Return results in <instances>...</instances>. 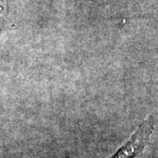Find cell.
<instances>
[{"label":"cell","mask_w":158,"mask_h":158,"mask_svg":"<svg viewBox=\"0 0 158 158\" xmlns=\"http://www.w3.org/2000/svg\"><path fill=\"white\" fill-rule=\"evenodd\" d=\"M155 127V118L148 116L138 125L137 130L132 134L128 141L124 143L109 158H135L143 152L149 143L150 137Z\"/></svg>","instance_id":"6da1fadb"},{"label":"cell","mask_w":158,"mask_h":158,"mask_svg":"<svg viewBox=\"0 0 158 158\" xmlns=\"http://www.w3.org/2000/svg\"><path fill=\"white\" fill-rule=\"evenodd\" d=\"M7 11V0H0V22L5 19Z\"/></svg>","instance_id":"7a4b0ae2"}]
</instances>
